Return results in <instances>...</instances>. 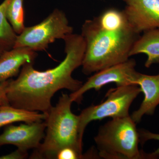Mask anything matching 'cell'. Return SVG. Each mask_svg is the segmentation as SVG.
<instances>
[{"instance_id":"1","label":"cell","mask_w":159,"mask_h":159,"mask_svg":"<svg viewBox=\"0 0 159 159\" xmlns=\"http://www.w3.org/2000/svg\"><path fill=\"white\" fill-rule=\"evenodd\" d=\"M63 40L66 57L57 66L40 71L33 63H26L16 79H9L7 95L10 105L47 114L56 92L66 89L73 93L80 88L82 81L73 78L72 73L82 66L85 42L81 34L73 33Z\"/></svg>"},{"instance_id":"2","label":"cell","mask_w":159,"mask_h":159,"mask_svg":"<svg viewBox=\"0 0 159 159\" xmlns=\"http://www.w3.org/2000/svg\"><path fill=\"white\" fill-rule=\"evenodd\" d=\"M80 34L85 43L81 66L86 75L129 59L131 49L140 35L131 26L118 31L101 29L94 18L86 20Z\"/></svg>"},{"instance_id":"3","label":"cell","mask_w":159,"mask_h":159,"mask_svg":"<svg viewBox=\"0 0 159 159\" xmlns=\"http://www.w3.org/2000/svg\"><path fill=\"white\" fill-rule=\"evenodd\" d=\"M70 95L62 93L57 104L52 106L45 119L44 141L35 148L31 159H56L61 149L73 148L81 155L82 141L80 138L79 116L72 112Z\"/></svg>"},{"instance_id":"4","label":"cell","mask_w":159,"mask_h":159,"mask_svg":"<svg viewBox=\"0 0 159 159\" xmlns=\"http://www.w3.org/2000/svg\"><path fill=\"white\" fill-rule=\"evenodd\" d=\"M94 141L102 158L147 159V153L139 149V130L130 115L113 118L100 126Z\"/></svg>"},{"instance_id":"5","label":"cell","mask_w":159,"mask_h":159,"mask_svg":"<svg viewBox=\"0 0 159 159\" xmlns=\"http://www.w3.org/2000/svg\"><path fill=\"white\" fill-rule=\"evenodd\" d=\"M142 93L137 84L119 86L109 90L106 99L97 104L90 106L79 115L80 138L83 140L86 126L92 121L108 117L116 118L129 116V107L135 99Z\"/></svg>"},{"instance_id":"6","label":"cell","mask_w":159,"mask_h":159,"mask_svg":"<svg viewBox=\"0 0 159 159\" xmlns=\"http://www.w3.org/2000/svg\"><path fill=\"white\" fill-rule=\"evenodd\" d=\"M73 31L64 12L56 9L39 24L25 27L18 34L13 48L26 47L36 52L43 51L56 39H64Z\"/></svg>"},{"instance_id":"7","label":"cell","mask_w":159,"mask_h":159,"mask_svg":"<svg viewBox=\"0 0 159 159\" xmlns=\"http://www.w3.org/2000/svg\"><path fill=\"white\" fill-rule=\"evenodd\" d=\"M136 62L134 59H129L115 65L96 72L83 84L79 89L70 95L73 102L80 103L84 94L91 89L99 91L102 87L111 83L117 86L136 84L139 72L136 70Z\"/></svg>"},{"instance_id":"8","label":"cell","mask_w":159,"mask_h":159,"mask_svg":"<svg viewBox=\"0 0 159 159\" xmlns=\"http://www.w3.org/2000/svg\"><path fill=\"white\" fill-rule=\"evenodd\" d=\"M123 10L129 25L137 33L159 29V0H123Z\"/></svg>"},{"instance_id":"9","label":"cell","mask_w":159,"mask_h":159,"mask_svg":"<svg viewBox=\"0 0 159 159\" xmlns=\"http://www.w3.org/2000/svg\"><path fill=\"white\" fill-rule=\"evenodd\" d=\"M47 127L45 121H40L19 125H9L0 134V147L6 145H15L28 151L37 148L44 138Z\"/></svg>"},{"instance_id":"10","label":"cell","mask_w":159,"mask_h":159,"mask_svg":"<svg viewBox=\"0 0 159 159\" xmlns=\"http://www.w3.org/2000/svg\"><path fill=\"white\" fill-rule=\"evenodd\" d=\"M136 84L139 86L144 98L140 107L131 116L136 123L141 122L145 115L152 116L159 105V73L149 75L138 73Z\"/></svg>"},{"instance_id":"11","label":"cell","mask_w":159,"mask_h":159,"mask_svg":"<svg viewBox=\"0 0 159 159\" xmlns=\"http://www.w3.org/2000/svg\"><path fill=\"white\" fill-rule=\"evenodd\" d=\"M36 51L26 47L13 48L0 56V82L17 76L20 69L26 63L34 64Z\"/></svg>"},{"instance_id":"12","label":"cell","mask_w":159,"mask_h":159,"mask_svg":"<svg viewBox=\"0 0 159 159\" xmlns=\"http://www.w3.org/2000/svg\"><path fill=\"white\" fill-rule=\"evenodd\" d=\"M140 54H146L145 67L159 63V29H152L143 32L134 43L131 49L129 56Z\"/></svg>"},{"instance_id":"13","label":"cell","mask_w":159,"mask_h":159,"mask_svg":"<svg viewBox=\"0 0 159 159\" xmlns=\"http://www.w3.org/2000/svg\"><path fill=\"white\" fill-rule=\"evenodd\" d=\"M47 114L39 113L38 111H30L17 108L10 105L0 107V128L16 122L26 123L40 122L45 120Z\"/></svg>"},{"instance_id":"14","label":"cell","mask_w":159,"mask_h":159,"mask_svg":"<svg viewBox=\"0 0 159 159\" xmlns=\"http://www.w3.org/2000/svg\"><path fill=\"white\" fill-rule=\"evenodd\" d=\"M94 19L99 27L105 30L118 31L130 26L124 11L113 8L107 9Z\"/></svg>"},{"instance_id":"15","label":"cell","mask_w":159,"mask_h":159,"mask_svg":"<svg viewBox=\"0 0 159 159\" xmlns=\"http://www.w3.org/2000/svg\"><path fill=\"white\" fill-rule=\"evenodd\" d=\"M10 0H4L0 4V56L14 48L17 34L6 17V10Z\"/></svg>"},{"instance_id":"16","label":"cell","mask_w":159,"mask_h":159,"mask_svg":"<svg viewBox=\"0 0 159 159\" xmlns=\"http://www.w3.org/2000/svg\"><path fill=\"white\" fill-rule=\"evenodd\" d=\"M24 0H10L6 10V17L16 34L25 29Z\"/></svg>"},{"instance_id":"17","label":"cell","mask_w":159,"mask_h":159,"mask_svg":"<svg viewBox=\"0 0 159 159\" xmlns=\"http://www.w3.org/2000/svg\"><path fill=\"white\" fill-rule=\"evenodd\" d=\"M140 137V143L145 144V142L149 140H157L159 141V134L154 133L145 129L139 130ZM159 157V147L151 153H147L148 159H157Z\"/></svg>"},{"instance_id":"18","label":"cell","mask_w":159,"mask_h":159,"mask_svg":"<svg viewBox=\"0 0 159 159\" xmlns=\"http://www.w3.org/2000/svg\"><path fill=\"white\" fill-rule=\"evenodd\" d=\"M85 157L84 156L81 155L73 148L66 147L61 149L58 152L56 155L57 159H77Z\"/></svg>"},{"instance_id":"19","label":"cell","mask_w":159,"mask_h":159,"mask_svg":"<svg viewBox=\"0 0 159 159\" xmlns=\"http://www.w3.org/2000/svg\"><path fill=\"white\" fill-rule=\"evenodd\" d=\"M9 82V80L0 82V107L4 106L10 105L7 95Z\"/></svg>"},{"instance_id":"20","label":"cell","mask_w":159,"mask_h":159,"mask_svg":"<svg viewBox=\"0 0 159 159\" xmlns=\"http://www.w3.org/2000/svg\"><path fill=\"white\" fill-rule=\"evenodd\" d=\"M28 151L17 149L11 153L0 156V159H23L28 157Z\"/></svg>"}]
</instances>
